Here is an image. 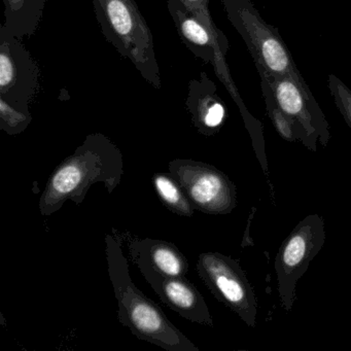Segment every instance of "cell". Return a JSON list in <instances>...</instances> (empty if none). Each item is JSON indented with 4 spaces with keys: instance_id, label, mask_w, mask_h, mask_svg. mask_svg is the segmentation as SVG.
I'll list each match as a JSON object with an SVG mask.
<instances>
[{
    "instance_id": "8992f818",
    "label": "cell",
    "mask_w": 351,
    "mask_h": 351,
    "mask_svg": "<svg viewBox=\"0 0 351 351\" xmlns=\"http://www.w3.org/2000/svg\"><path fill=\"white\" fill-rule=\"evenodd\" d=\"M197 273L217 300L250 328L256 326V293L237 260L221 252H203L199 254Z\"/></svg>"
},
{
    "instance_id": "5bb4252c",
    "label": "cell",
    "mask_w": 351,
    "mask_h": 351,
    "mask_svg": "<svg viewBox=\"0 0 351 351\" xmlns=\"http://www.w3.org/2000/svg\"><path fill=\"white\" fill-rule=\"evenodd\" d=\"M5 22L3 25L23 40L38 32L44 17L47 0H3Z\"/></svg>"
},
{
    "instance_id": "52a82bcc",
    "label": "cell",
    "mask_w": 351,
    "mask_h": 351,
    "mask_svg": "<svg viewBox=\"0 0 351 351\" xmlns=\"http://www.w3.org/2000/svg\"><path fill=\"white\" fill-rule=\"evenodd\" d=\"M168 170L196 210L206 215H229L237 206V190L229 176L210 164L191 159L169 162Z\"/></svg>"
},
{
    "instance_id": "ac0fdd59",
    "label": "cell",
    "mask_w": 351,
    "mask_h": 351,
    "mask_svg": "<svg viewBox=\"0 0 351 351\" xmlns=\"http://www.w3.org/2000/svg\"><path fill=\"white\" fill-rule=\"evenodd\" d=\"M328 83L335 104L351 130V90L335 75H328Z\"/></svg>"
},
{
    "instance_id": "30bf717a",
    "label": "cell",
    "mask_w": 351,
    "mask_h": 351,
    "mask_svg": "<svg viewBox=\"0 0 351 351\" xmlns=\"http://www.w3.org/2000/svg\"><path fill=\"white\" fill-rule=\"evenodd\" d=\"M180 40L197 57L215 66L225 60L229 43L219 28H211L193 15L180 0H166Z\"/></svg>"
},
{
    "instance_id": "ba28073f",
    "label": "cell",
    "mask_w": 351,
    "mask_h": 351,
    "mask_svg": "<svg viewBox=\"0 0 351 351\" xmlns=\"http://www.w3.org/2000/svg\"><path fill=\"white\" fill-rule=\"evenodd\" d=\"M42 90V69L22 40L0 26V98L21 110Z\"/></svg>"
},
{
    "instance_id": "2e32d148",
    "label": "cell",
    "mask_w": 351,
    "mask_h": 351,
    "mask_svg": "<svg viewBox=\"0 0 351 351\" xmlns=\"http://www.w3.org/2000/svg\"><path fill=\"white\" fill-rule=\"evenodd\" d=\"M153 184L160 200L171 213L186 217L194 215L196 208L170 172L154 174Z\"/></svg>"
},
{
    "instance_id": "d6986e66",
    "label": "cell",
    "mask_w": 351,
    "mask_h": 351,
    "mask_svg": "<svg viewBox=\"0 0 351 351\" xmlns=\"http://www.w3.org/2000/svg\"><path fill=\"white\" fill-rule=\"evenodd\" d=\"M180 1L203 23L211 28L217 27L209 12L210 0H180Z\"/></svg>"
},
{
    "instance_id": "8fae6325",
    "label": "cell",
    "mask_w": 351,
    "mask_h": 351,
    "mask_svg": "<svg viewBox=\"0 0 351 351\" xmlns=\"http://www.w3.org/2000/svg\"><path fill=\"white\" fill-rule=\"evenodd\" d=\"M129 254L145 280L170 277H186L190 264L178 246L164 240L134 239L129 243Z\"/></svg>"
},
{
    "instance_id": "6da1fadb",
    "label": "cell",
    "mask_w": 351,
    "mask_h": 351,
    "mask_svg": "<svg viewBox=\"0 0 351 351\" xmlns=\"http://www.w3.org/2000/svg\"><path fill=\"white\" fill-rule=\"evenodd\" d=\"M124 176V157L102 133H92L51 174L40 199V211L50 217L67 200L80 205L93 184L102 182L112 195Z\"/></svg>"
},
{
    "instance_id": "9a60e30c",
    "label": "cell",
    "mask_w": 351,
    "mask_h": 351,
    "mask_svg": "<svg viewBox=\"0 0 351 351\" xmlns=\"http://www.w3.org/2000/svg\"><path fill=\"white\" fill-rule=\"evenodd\" d=\"M261 88H262L263 96H264L265 102H266L267 112H268L269 118L272 122L273 126L276 129L278 134L282 137L285 141L289 143H295L301 141L306 147L310 151L315 153L317 149L313 147L309 136L306 131L295 122L291 117L287 116L277 104L273 95L272 90L265 80L261 79Z\"/></svg>"
},
{
    "instance_id": "277c9868",
    "label": "cell",
    "mask_w": 351,
    "mask_h": 351,
    "mask_svg": "<svg viewBox=\"0 0 351 351\" xmlns=\"http://www.w3.org/2000/svg\"><path fill=\"white\" fill-rule=\"evenodd\" d=\"M228 20L237 30L258 71L305 81L278 29L267 23L250 0H221Z\"/></svg>"
},
{
    "instance_id": "e0dca14e",
    "label": "cell",
    "mask_w": 351,
    "mask_h": 351,
    "mask_svg": "<svg viewBox=\"0 0 351 351\" xmlns=\"http://www.w3.org/2000/svg\"><path fill=\"white\" fill-rule=\"evenodd\" d=\"M34 117L29 110L11 106L9 102L0 98V129L9 135L21 134L32 124Z\"/></svg>"
},
{
    "instance_id": "3957f363",
    "label": "cell",
    "mask_w": 351,
    "mask_h": 351,
    "mask_svg": "<svg viewBox=\"0 0 351 351\" xmlns=\"http://www.w3.org/2000/svg\"><path fill=\"white\" fill-rule=\"evenodd\" d=\"M92 3L106 40L147 83L161 89L153 34L135 0H92Z\"/></svg>"
},
{
    "instance_id": "4fadbf2b",
    "label": "cell",
    "mask_w": 351,
    "mask_h": 351,
    "mask_svg": "<svg viewBox=\"0 0 351 351\" xmlns=\"http://www.w3.org/2000/svg\"><path fill=\"white\" fill-rule=\"evenodd\" d=\"M147 282L160 300L184 319L208 328L215 326L204 298L186 277L154 278Z\"/></svg>"
},
{
    "instance_id": "9c48e42d",
    "label": "cell",
    "mask_w": 351,
    "mask_h": 351,
    "mask_svg": "<svg viewBox=\"0 0 351 351\" xmlns=\"http://www.w3.org/2000/svg\"><path fill=\"white\" fill-rule=\"evenodd\" d=\"M262 80L268 83L279 108L306 131L313 147L317 141L326 147L330 141L328 123L305 81L291 77H274L258 71Z\"/></svg>"
},
{
    "instance_id": "7c38bea8",
    "label": "cell",
    "mask_w": 351,
    "mask_h": 351,
    "mask_svg": "<svg viewBox=\"0 0 351 351\" xmlns=\"http://www.w3.org/2000/svg\"><path fill=\"white\" fill-rule=\"evenodd\" d=\"M186 106L193 125L204 136L217 134L228 118L225 102L217 94L215 84L205 73L189 83Z\"/></svg>"
},
{
    "instance_id": "5b68a950",
    "label": "cell",
    "mask_w": 351,
    "mask_h": 351,
    "mask_svg": "<svg viewBox=\"0 0 351 351\" xmlns=\"http://www.w3.org/2000/svg\"><path fill=\"white\" fill-rule=\"evenodd\" d=\"M324 243V221L316 213L302 219L281 243L275 258V273L281 306L287 311H291L295 304L298 281Z\"/></svg>"
},
{
    "instance_id": "7a4b0ae2",
    "label": "cell",
    "mask_w": 351,
    "mask_h": 351,
    "mask_svg": "<svg viewBox=\"0 0 351 351\" xmlns=\"http://www.w3.org/2000/svg\"><path fill=\"white\" fill-rule=\"evenodd\" d=\"M108 272L118 301V319L133 335L167 351H199L165 315L161 308L137 289L129 273L122 242L106 236Z\"/></svg>"
}]
</instances>
